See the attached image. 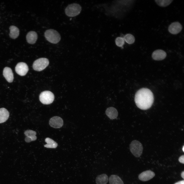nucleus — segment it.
<instances>
[{
  "label": "nucleus",
  "mask_w": 184,
  "mask_h": 184,
  "mask_svg": "<svg viewBox=\"0 0 184 184\" xmlns=\"http://www.w3.org/2000/svg\"><path fill=\"white\" fill-rule=\"evenodd\" d=\"M54 97L53 94L49 91L42 92L39 96V100L43 104L48 105L52 103L54 101Z\"/></svg>",
  "instance_id": "423d86ee"
},
{
  "label": "nucleus",
  "mask_w": 184,
  "mask_h": 184,
  "mask_svg": "<svg viewBox=\"0 0 184 184\" xmlns=\"http://www.w3.org/2000/svg\"><path fill=\"white\" fill-rule=\"evenodd\" d=\"M116 45L119 47H122L124 44L125 41L123 38L118 37L115 40Z\"/></svg>",
  "instance_id": "5701e85b"
},
{
  "label": "nucleus",
  "mask_w": 184,
  "mask_h": 184,
  "mask_svg": "<svg viewBox=\"0 0 184 184\" xmlns=\"http://www.w3.org/2000/svg\"><path fill=\"white\" fill-rule=\"evenodd\" d=\"M184 156L183 155L181 156L179 158L178 160L179 162L183 164H184Z\"/></svg>",
  "instance_id": "b1692460"
},
{
  "label": "nucleus",
  "mask_w": 184,
  "mask_h": 184,
  "mask_svg": "<svg viewBox=\"0 0 184 184\" xmlns=\"http://www.w3.org/2000/svg\"><path fill=\"white\" fill-rule=\"evenodd\" d=\"M81 10V7L79 4L74 3L68 5L66 7L65 13L68 16L73 17L78 15Z\"/></svg>",
  "instance_id": "7ed1b4c3"
},
{
  "label": "nucleus",
  "mask_w": 184,
  "mask_h": 184,
  "mask_svg": "<svg viewBox=\"0 0 184 184\" xmlns=\"http://www.w3.org/2000/svg\"><path fill=\"white\" fill-rule=\"evenodd\" d=\"M105 113L107 116L111 119H116L118 115V112L117 109L112 107L107 108L105 111Z\"/></svg>",
  "instance_id": "2eb2a0df"
},
{
  "label": "nucleus",
  "mask_w": 184,
  "mask_h": 184,
  "mask_svg": "<svg viewBox=\"0 0 184 184\" xmlns=\"http://www.w3.org/2000/svg\"><path fill=\"white\" fill-rule=\"evenodd\" d=\"M166 55V53L164 51L161 49H157L153 52L152 57L155 60L160 61L165 59Z\"/></svg>",
  "instance_id": "9d476101"
},
{
  "label": "nucleus",
  "mask_w": 184,
  "mask_h": 184,
  "mask_svg": "<svg viewBox=\"0 0 184 184\" xmlns=\"http://www.w3.org/2000/svg\"><path fill=\"white\" fill-rule=\"evenodd\" d=\"M45 142L47 143L44 146L47 148H56L57 146V143L49 137L46 138Z\"/></svg>",
  "instance_id": "aec40b11"
},
{
  "label": "nucleus",
  "mask_w": 184,
  "mask_h": 184,
  "mask_svg": "<svg viewBox=\"0 0 184 184\" xmlns=\"http://www.w3.org/2000/svg\"><path fill=\"white\" fill-rule=\"evenodd\" d=\"M9 113L5 108H0V123L5 122L8 119Z\"/></svg>",
  "instance_id": "dca6fc26"
},
{
  "label": "nucleus",
  "mask_w": 184,
  "mask_h": 184,
  "mask_svg": "<svg viewBox=\"0 0 184 184\" xmlns=\"http://www.w3.org/2000/svg\"><path fill=\"white\" fill-rule=\"evenodd\" d=\"M153 94L149 89L143 88L136 93L134 101L137 107L140 109L146 110L149 109L154 102Z\"/></svg>",
  "instance_id": "f257e3e1"
},
{
  "label": "nucleus",
  "mask_w": 184,
  "mask_h": 184,
  "mask_svg": "<svg viewBox=\"0 0 184 184\" xmlns=\"http://www.w3.org/2000/svg\"><path fill=\"white\" fill-rule=\"evenodd\" d=\"M109 181L110 184H124L120 178L116 175H111L109 178Z\"/></svg>",
  "instance_id": "6ab92c4d"
},
{
  "label": "nucleus",
  "mask_w": 184,
  "mask_h": 184,
  "mask_svg": "<svg viewBox=\"0 0 184 184\" xmlns=\"http://www.w3.org/2000/svg\"><path fill=\"white\" fill-rule=\"evenodd\" d=\"M24 134L27 136L25 138V140L27 142L29 143L37 139L36 132L34 131L27 130L25 132Z\"/></svg>",
  "instance_id": "4468645a"
},
{
  "label": "nucleus",
  "mask_w": 184,
  "mask_h": 184,
  "mask_svg": "<svg viewBox=\"0 0 184 184\" xmlns=\"http://www.w3.org/2000/svg\"><path fill=\"white\" fill-rule=\"evenodd\" d=\"M123 38L124 41L129 44L133 43L135 41L134 36L131 34L128 33L126 34Z\"/></svg>",
  "instance_id": "4be33fe9"
},
{
  "label": "nucleus",
  "mask_w": 184,
  "mask_h": 184,
  "mask_svg": "<svg viewBox=\"0 0 184 184\" xmlns=\"http://www.w3.org/2000/svg\"><path fill=\"white\" fill-rule=\"evenodd\" d=\"M108 181V176L105 174L98 176L96 179L97 184H107Z\"/></svg>",
  "instance_id": "a211bd4d"
},
{
  "label": "nucleus",
  "mask_w": 184,
  "mask_h": 184,
  "mask_svg": "<svg viewBox=\"0 0 184 184\" xmlns=\"http://www.w3.org/2000/svg\"><path fill=\"white\" fill-rule=\"evenodd\" d=\"M130 149L131 152L134 156L139 157L142 153L143 147L140 142L134 140L131 142L130 145Z\"/></svg>",
  "instance_id": "20e7f679"
},
{
  "label": "nucleus",
  "mask_w": 184,
  "mask_h": 184,
  "mask_svg": "<svg viewBox=\"0 0 184 184\" xmlns=\"http://www.w3.org/2000/svg\"><path fill=\"white\" fill-rule=\"evenodd\" d=\"M173 0H156V3L160 6L163 7H166L169 5Z\"/></svg>",
  "instance_id": "412c9836"
},
{
  "label": "nucleus",
  "mask_w": 184,
  "mask_h": 184,
  "mask_svg": "<svg viewBox=\"0 0 184 184\" xmlns=\"http://www.w3.org/2000/svg\"><path fill=\"white\" fill-rule=\"evenodd\" d=\"M38 37V35L36 32L34 31H30L27 34L26 39L28 43L33 44L36 42Z\"/></svg>",
  "instance_id": "ddd939ff"
},
{
  "label": "nucleus",
  "mask_w": 184,
  "mask_h": 184,
  "mask_svg": "<svg viewBox=\"0 0 184 184\" xmlns=\"http://www.w3.org/2000/svg\"><path fill=\"white\" fill-rule=\"evenodd\" d=\"M155 173L153 171L148 170L143 171L139 176V179L143 181H148L152 178L155 176Z\"/></svg>",
  "instance_id": "9b49d317"
},
{
  "label": "nucleus",
  "mask_w": 184,
  "mask_h": 184,
  "mask_svg": "<svg viewBox=\"0 0 184 184\" xmlns=\"http://www.w3.org/2000/svg\"><path fill=\"white\" fill-rule=\"evenodd\" d=\"M184 146H183V148H182V150H183V152H184Z\"/></svg>",
  "instance_id": "bb28decb"
},
{
  "label": "nucleus",
  "mask_w": 184,
  "mask_h": 184,
  "mask_svg": "<svg viewBox=\"0 0 184 184\" xmlns=\"http://www.w3.org/2000/svg\"><path fill=\"white\" fill-rule=\"evenodd\" d=\"M49 63L48 60L45 58H41L36 60L33 62V69L37 71H41L48 66Z\"/></svg>",
  "instance_id": "39448f33"
},
{
  "label": "nucleus",
  "mask_w": 184,
  "mask_h": 184,
  "mask_svg": "<svg viewBox=\"0 0 184 184\" xmlns=\"http://www.w3.org/2000/svg\"><path fill=\"white\" fill-rule=\"evenodd\" d=\"M10 33L9 35L10 37L13 39L16 38L18 36L19 31V29L14 26H11L9 27Z\"/></svg>",
  "instance_id": "f3484780"
},
{
  "label": "nucleus",
  "mask_w": 184,
  "mask_h": 184,
  "mask_svg": "<svg viewBox=\"0 0 184 184\" xmlns=\"http://www.w3.org/2000/svg\"><path fill=\"white\" fill-rule=\"evenodd\" d=\"M50 126L55 128H60L63 125V122L62 119L58 116H54L50 119L49 121Z\"/></svg>",
  "instance_id": "1a4fd4ad"
},
{
  "label": "nucleus",
  "mask_w": 184,
  "mask_h": 184,
  "mask_svg": "<svg viewBox=\"0 0 184 184\" xmlns=\"http://www.w3.org/2000/svg\"><path fill=\"white\" fill-rule=\"evenodd\" d=\"M29 70L28 66L25 63H18L15 67L16 72L21 76L25 75Z\"/></svg>",
  "instance_id": "0eeeda50"
},
{
  "label": "nucleus",
  "mask_w": 184,
  "mask_h": 184,
  "mask_svg": "<svg viewBox=\"0 0 184 184\" xmlns=\"http://www.w3.org/2000/svg\"><path fill=\"white\" fill-rule=\"evenodd\" d=\"M44 36L48 41L53 44L57 43L61 39L59 33L56 30L52 29L47 30L44 33Z\"/></svg>",
  "instance_id": "f03ea898"
},
{
  "label": "nucleus",
  "mask_w": 184,
  "mask_h": 184,
  "mask_svg": "<svg viewBox=\"0 0 184 184\" xmlns=\"http://www.w3.org/2000/svg\"><path fill=\"white\" fill-rule=\"evenodd\" d=\"M4 76L8 82L11 83L14 79V75L11 69L8 67H5L3 70Z\"/></svg>",
  "instance_id": "f8f14e48"
},
{
  "label": "nucleus",
  "mask_w": 184,
  "mask_h": 184,
  "mask_svg": "<svg viewBox=\"0 0 184 184\" xmlns=\"http://www.w3.org/2000/svg\"><path fill=\"white\" fill-rule=\"evenodd\" d=\"M174 184H184V180H183L178 181Z\"/></svg>",
  "instance_id": "393cba45"
},
{
  "label": "nucleus",
  "mask_w": 184,
  "mask_h": 184,
  "mask_svg": "<svg viewBox=\"0 0 184 184\" xmlns=\"http://www.w3.org/2000/svg\"><path fill=\"white\" fill-rule=\"evenodd\" d=\"M182 28L181 25L179 22L176 21L173 22L169 25L168 30L170 33L176 34L181 31Z\"/></svg>",
  "instance_id": "6e6552de"
},
{
  "label": "nucleus",
  "mask_w": 184,
  "mask_h": 184,
  "mask_svg": "<svg viewBox=\"0 0 184 184\" xmlns=\"http://www.w3.org/2000/svg\"><path fill=\"white\" fill-rule=\"evenodd\" d=\"M181 176L183 179L184 178V171H183L181 173Z\"/></svg>",
  "instance_id": "a878e982"
}]
</instances>
